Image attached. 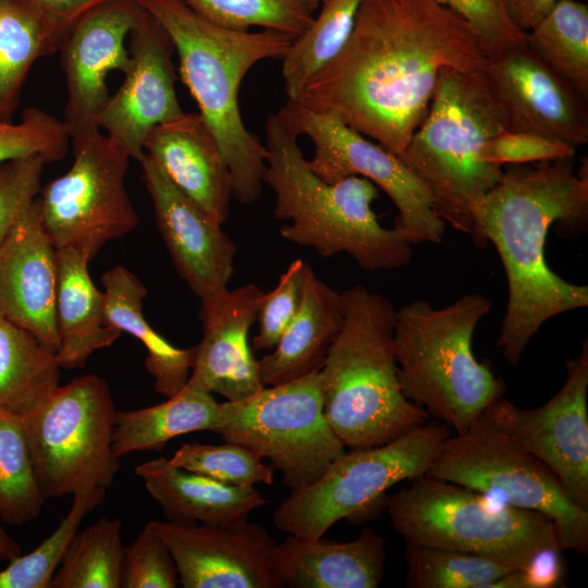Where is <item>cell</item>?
Masks as SVG:
<instances>
[{"mask_svg": "<svg viewBox=\"0 0 588 588\" xmlns=\"http://www.w3.org/2000/svg\"><path fill=\"white\" fill-rule=\"evenodd\" d=\"M474 29L436 0H363L341 51L290 100L335 114L401 156L444 69L483 71Z\"/></svg>", "mask_w": 588, "mask_h": 588, "instance_id": "6da1fadb", "label": "cell"}, {"mask_svg": "<svg viewBox=\"0 0 588 588\" xmlns=\"http://www.w3.org/2000/svg\"><path fill=\"white\" fill-rule=\"evenodd\" d=\"M587 215V170L575 172L573 158L510 166L479 205L477 223L506 274L497 345L512 366L546 321L588 305V286L562 279L544 256L552 224L581 228Z\"/></svg>", "mask_w": 588, "mask_h": 588, "instance_id": "7a4b0ae2", "label": "cell"}, {"mask_svg": "<svg viewBox=\"0 0 588 588\" xmlns=\"http://www.w3.org/2000/svg\"><path fill=\"white\" fill-rule=\"evenodd\" d=\"M167 30L183 83L216 136L230 169L232 195L250 205L261 195L268 150L245 126L238 91L259 61L282 58L293 37L284 33L234 30L205 20L183 0H139Z\"/></svg>", "mask_w": 588, "mask_h": 588, "instance_id": "3957f363", "label": "cell"}, {"mask_svg": "<svg viewBox=\"0 0 588 588\" xmlns=\"http://www.w3.org/2000/svg\"><path fill=\"white\" fill-rule=\"evenodd\" d=\"M265 133L264 183L275 196L274 218L291 221L280 228L284 240L321 257L346 253L367 271L399 269L411 261L413 244L395 228L382 226L371 209L379 196L372 182L357 175L322 180L303 155L298 135L278 113L268 118Z\"/></svg>", "mask_w": 588, "mask_h": 588, "instance_id": "277c9868", "label": "cell"}, {"mask_svg": "<svg viewBox=\"0 0 588 588\" xmlns=\"http://www.w3.org/2000/svg\"><path fill=\"white\" fill-rule=\"evenodd\" d=\"M506 130L505 113L485 71L444 69L426 118L400 157L428 191L434 213L479 247L485 195L503 168L482 161L483 146Z\"/></svg>", "mask_w": 588, "mask_h": 588, "instance_id": "5b68a950", "label": "cell"}, {"mask_svg": "<svg viewBox=\"0 0 588 588\" xmlns=\"http://www.w3.org/2000/svg\"><path fill=\"white\" fill-rule=\"evenodd\" d=\"M341 294L343 327L320 369L323 412L345 448L382 445L424 425L429 415L401 389L393 304L364 285Z\"/></svg>", "mask_w": 588, "mask_h": 588, "instance_id": "8992f818", "label": "cell"}, {"mask_svg": "<svg viewBox=\"0 0 588 588\" xmlns=\"http://www.w3.org/2000/svg\"><path fill=\"white\" fill-rule=\"evenodd\" d=\"M492 302L468 293L441 308L413 299L396 310L394 350L403 394L429 416L464 433L505 393L504 381L473 352Z\"/></svg>", "mask_w": 588, "mask_h": 588, "instance_id": "52a82bcc", "label": "cell"}, {"mask_svg": "<svg viewBox=\"0 0 588 588\" xmlns=\"http://www.w3.org/2000/svg\"><path fill=\"white\" fill-rule=\"evenodd\" d=\"M384 506L407 543L479 554L515 569H525L546 549H560L555 526L544 514L428 475L385 498Z\"/></svg>", "mask_w": 588, "mask_h": 588, "instance_id": "ba28073f", "label": "cell"}, {"mask_svg": "<svg viewBox=\"0 0 588 588\" xmlns=\"http://www.w3.org/2000/svg\"><path fill=\"white\" fill-rule=\"evenodd\" d=\"M426 475L466 487L490 501L552 519L561 551L588 552V507L540 460L483 414L441 444Z\"/></svg>", "mask_w": 588, "mask_h": 588, "instance_id": "9c48e42d", "label": "cell"}, {"mask_svg": "<svg viewBox=\"0 0 588 588\" xmlns=\"http://www.w3.org/2000/svg\"><path fill=\"white\" fill-rule=\"evenodd\" d=\"M115 415L109 384L87 373L59 384L20 416L46 500L112 486L120 470L112 449Z\"/></svg>", "mask_w": 588, "mask_h": 588, "instance_id": "30bf717a", "label": "cell"}, {"mask_svg": "<svg viewBox=\"0 0 588 588\" xmlns=\"http://www.w3.org/2000/svg\"><path fill=\"white\" fill-rule=\"evenodd\" d=\"M450 434L448 425L432 420L389 443L345 451L315 482L292 490L273 512V526L317 539L338 520L384 505L392 486L426 475Z\"/></svg>", "mask_w": 588, "mask_h": 588, "instance_id": "8fae6325", "label": "cell"}, {"mask_svg": "<svg viewBox=\"0 0 588 588\" xmlns=\"http://www.w3.org/2000/svg\"><path fill=\"white\" fill-rule=\"evenodd\" d=\"M212 431L269 458L292 490L315 482L345 452L323 412L320 371L220 403Z\"/></svg>", "mask_w": 588, "mask_h": 588, "instance_id": "7c38bea8", "label": "cell"}, {"mask_svg": "<svg viewBox=\"0 0 588 588\" xmlns=\"http://www.w3.org/2000/svg\"><path fill=\"white\" fill-rule=\"evenodd\" d=\"M71 142V168L39 193L41 223L56 249H74L90 261L137 225L124 184L132 157L100 130Z\"/></svg>", "mask_w": 588, "mask_h": 588, "instance_id": "4fadbf2b", "label": "cell"}, {"mask_svg": "<svg viewBox=\"0 0 588 588\" xmlns=\"http://www.w3.org/2000/svg\"><path fill=\"white\" fill-rule=\"evenodd\" d=\"M277 113L298 136L314 143L308 164L318 176L329 183L353 175L369 180L395 205L394 228L405 238L412 244L442 242L445 223L434 213L428 191L399 156L366 139L333 113L290 99Z\"/></svg>", "mask_w": 588, "mask_h": 588, "instance_id": "5bb4252c", "label": "cell"}, {"mask_svg": "<svg viewBox=\"0 0 588 588\" xmlns=\"http://www.w3.org/2000/svg\"><path fill=\"white\" fill-rule=\"evenodd\" d=\"M566 379L543 405L524 409L504 396L483 415L517 445L546 464L588 507V340L565 362Z\"/></svg>", "mask_w": 588, "mask_h": 588, "instance_id": "9a60e30c", "label": "cell"}, {"mask_svg": "<svg viewBox=\"0 0 588 588\" xmlns=\"http://www.w3.org/2000/svg\"><path fill=\"white\" fill-rule=\"evenodd\" d=\"M144 8L139 0H103L69 29L60 47L68 100L63 123L70 138L99 131V117L110 96L106 77L130 66L126 39Z\"/></svg>", "mask_w": 588, "mask_h": 588, "instance_id": "2e32d148", "label": "cell"}, {"mask_svg": "<svg viewBox=\"0 0 588 588\" xmlns=\"http://www.w3.org/2000/svg\"><path fill=\"white\" fill-rule=\"evenodd\" d=\"M169 548L184 588H280L278 542L257 523L181 525L150 520Z\"/></svg>", "mask_w": 588, "mask_h": 588, "instance_id": "e0dca14e", "label": "cell"}, {"mask_svg": "<svg viewBox=\"0 0 588 588\" xmlns=\"http://www.w3.org/2000/svg\"><path fill=\"white\" fill-rule=\"evenodd\" d=\"M128 39L130 66L98 124L138 161L149 132L184 111L175 93V49L164 27L144 9Z\"/></svg>", "mask_w": 588, "mask_h": 588, "instance_id": "ac0fdd59", "label": "cell"}, {"mask_svg": "<svg viewBox=\"0 0 588 588\" xmlns=\"http://www.w3.org/2000/svg\"><path fill=\"white\" fill-rule=\"evenodd\" d=\"M483 71L505 113L506 130L575 148L587 144V100L525 44L490 54Z\"/></svg>", "mask_w": 588, "mask_h": 588, "instance_id": "d6986e66", "label": "cell"}, {"mask_svg": "<svg viewBox=\"0 0 588 588\" xmlns=\"http://www.w3.org/2000/svg\"><path fill=\"white\" fill-rule=\"evenodd\" d=\"M138 162L157 228L179 275L200 299L228 289L237 252L234 242L152 158L145 154Z\"/></svg>", "mask_w": 588, "mask_h": 588, "instance_id": "ffe728a7", "label": "cell"}, {"mask_svg": "<svg viewBox=\"0 0 588 588\" xmlns=\"http://www.w3.org/2000/svg\"><path fill=\"white\" fill-rule=\"evenodd\" d=\"M264 294L248 283L200 299L203 336L196 345L188 384L230 402L245 400L265 388L248 341Z\"/></svg>", "mask_w": 588, "mask_h": 588, "instance_id": "44dd1931", "label": "cell"}, {"mask_svg": "<svg viewBox=\"0 0 588 588\" xmlns=\"http://www.w3.org/2000/svg\"><path fill=\"white\" fill-rule=\"evenodd\" d=\"M56 248L45 233L37 197L0 244V311L57 352Z\"/></svg>", "mask_w": 588, "mask_h": 588, "instance_id": "7402d4cb", "label": "cell"}, {"mask_svg": "<svg viewBox=\"0 0 588 588\" xmlns=\"http://www.w3.org/2000/svg\"><path fill=\"white\" fill-rule=\"evenodd\" d=\"M144 151L170 181L210 218L224 224L230 211V169L212 131L199 113L181 117L155 126L147 135Z\"/></svg>", "mask_w": 588, "mask_h": 588, "instance_id": "603a6c76", "label": "cell"}, {"mask_svg": "<svg viewBox=\"0 0 588 588\" xmlns=\"http://www.w3.org/2000/svg\"><path fill=\"white\" fill-rule=\"evenodd\" d=\"M384 563L385 541L370 528L346 542L289 536L275 552L279 580L291 588H376Z\"/></svg>", "mask_w": 588, "mask_h": 588, "instance_id": "cb8c5ba5", "label": "cell"}, {"mask_svg": "<svg viewBox=\"0 0 588 588\" xmlns=\"http://www.w3.org/2000/svg\"><path fill=\"white\" fill-rule=\"evenodd\" d=\"M167 520L181 525H230L247 519L267 500L253 486L237 487L173 465L158 457L136 466Z\"/></svg>", "mask_w": 588, "mask_h": 588, "instance_id": "d4e9b609", "label": "cell"}, {"mask_svg": "<svg viewBox=\"0 0 588 588\" xmlns=\"http://www.w3.org/2000/svg\"><path fill=\"white\" fill-rule=\"evenodd\" d=\"M344 322L342 294L320 280L309 266L299 308L272 348L258 359L265 387L320 371Z\"/></svg>", "mask_w": 588, "mask_h": 588, "instance_id": "484cf974", "label": "cell"}, {"mask_svg": "<svg viewBox=\"0 0 588 588\" xmlns=\"http://www.w3.org/2000/svg\"><path fill=\"white\" fill-rule=\"evenodd\" d=\"M56 320L60 345L56 358L60 368L85 366L97 350L112 345L122 332L107 323L105 294L93 282L89 260L81 253L56 249Z\"/></svg>", "mask_w": 588, "mask_h": 588, "instance_id": "4316f807", "label": "cell"}, {"mask_svg": "<svg viewBox=\"0 0 588 588\" xmlns=\"http://www.w3.org/2000/svg\"><path fill=\"white\" fill-rule=\"evenodd\" d=\"M107 323L142 342L147 351L145 368L154 378L155 391L169 399L187 383L196 346L180 348L158 333L143 314L145 285L123 266L107 270L101 277Z\"/></svg>", "mask_w": 588, "mask_h": 588, "instance_id": "83f0119b", "label": "cell"}, {"mask_svg": "<svg viewBox=\"0 0 588 588\" xmlns=\"http://www.w3.org/2000/svg\"><path fill=\"white\" fill-rule=\"evenodd\" d=\"M70 27L39 0H0V118L11 120L34 63L60 50Z\"/></svg>", "mask_w": 588, "mask_h": 588, "instance_id": "f1b7e54d", "label": "cell"}, {"mask_svg": "<svg viewBox=\"0 0 588 588\" xmlns=\"http://www.w3.org/2000/svg\"><path fill=\"white\" fill-rule=\"evenodd\" d=\"M219 405L212 393L186 383L177 394L158 405L117 411L113 452L121 458L136 451H161L175 437L193 431H212Z\"/></svg>", "mask_w": 588, "mask_h": 588, "instance_id": "f546056e", "label": "cell"}, {"mask_svg": "<svg viewBox=\"0 0 588 588\" xmlns=\"http://www.w3.org/2000/svg\"><path fill=\"white\" fill-rule=\"evenodd\" d=\"M56 353L0 311V412L24 415L60 381Z\"/></svg>", "mask_w": 588, "mask_h": 588, "instance_id": "4dcf8cb0", "label": "cell"}, {"mask_svg": "<svg viewBox=\"0 0 588 588\" xmlns=\"http://www.w3.org/2000/svg\"><path fill=\"white\" fill-rule=\"evenodd\" d=\"M525 45L549 68L588 99V5L556 0L526 32Z\"/></svg>", "mask_w": 588, "mask_h": 588, "instance_id": "1f68e13d", "label": "cell"}, {"mask_svg": "<svg viewBox=\"0 0 588 588\" xmlns=\"http://www.w3.org/2000/svg\"><path fill=\"white\" fill-rule=\"evenodd\" d=\"M120 518L102 517L73 536L50 588H121L124 546Z\"/></svg>", "mask_w": 588, "mask_h": 588, "instance_id": "d6a6232c", "label": "cell"}, {"mask_svg": "<svg viewBox=\"0 0 588 588\" xmlns=\"http://www.w3.org/2000/svg\"><path fill=\"white\" fill-rule=\"evenodd\" d=\"M362 1L322 0L319 14L282 57L287 99H294L305 84L341 51L352 34Z\"/></svg>", "mask_w": 588, "mask_h": 588, "instance_id": "836d02e7", "label": "cell"}, {"mask_svg": "<svg viewBox=\"0 0 588 588\" xmlns=\"http://www.w3.org/2000/svg\"><path fill=\"white\" fill-rule=\"evenodd\" d=\"M44 498L19 415L0 412V519L21 526L36 519Z\"/></svg>", "mask_w": 588, "mask_h": 588, "instance_id": "e575fe53", "label": "cell"}, {"mask_svg": "<svg viewBox=\"0 0 588 588\" xmlns=\"http://www.w3.org/2000/svg\"><path fill=\"white\" fill-rule=\"evenodd\" d=\"M404 560L409 588H487L515 569L483 555L407 542Z\"/></svg>", "mask_w": 588, "mask_h": 588, "instance_id": "d590c367", "label": "cell"}, {"mask_svg": "<svg viewBox=\"0 0 588 588\" xmlns=\"http://www.w3.org/2000/svg\"><path fill=\"white\" fill-rule=\"evenodd\" d=\"M105 498L106 490L101 488L73 493L71 507L54 531L33 551L17 555L0 569V588H50L54 573L82 520Z\"/></svg>", "mask_w": 588, "mask_h": 588, "instance_id": "8d00e7d4", "label": "cell"}, {"mask_svg": "<svg viewBox=\"0 0 588 588\" xmlns=\"http://www.w3.org/2000/svg\"><path fill=\"white\" fill-rule=\"evenodd\" d=\"M205 20L220 27L248 30L257 26L301 36L314 21L307 0H183Z\"/></svg>", "mask_w": 588, "mask_h": 588, "instance_id": "74e56055", "label": "cell"}, {"mask_svg": "<svg viewBox=\"0 0 588 588\" xmlns=\"http://www.w3.org/2000/svg\"><path fill=\"white\" fill-rule=\"evenodd\" d=\"M170 462L183 469L237 487L271 485L273 467L250 449L225 441L222 444L186 443Z\"/></svg>", "mask_w": 588, "mask_h": 588, "instance_id": "f35d334b", "label": "cell"}, {"mask_svg": "<svg viewBox=\"0 0 588 588\" xmlns=\"http://www.w3.org/2000/svg\"><path fill=\"white\" fill-rule=\"evenodd\" d=\"M71 138L62 120L28 107L19 122L0 118V164L32 155L42 156L48 163L64 158Z\"/></svg>", "mask_w": 588, "mask_h": 588, "instance_id": "ab89813d", "label": "cell"}, {"mask_svg": "<svg viewBox=\"0 0 588 588\" xmlns=\"http://www.w3.org/2000/svg\"><path fill=\"white\" fill-rule=\"evenodd\" d=\"M309 266L302 258L293 260L277 285L264 294L257 311L258 333L253 339L254 350H272L280 340L299 308Z\"/></svg>", "mask_w": 588, "mask_h": 588, "instance_id": "60d3db41", "label": "cell"}, {"mask_svg": "<svg viewBox=\"0 0 588 588\" xmlns=\"http://www.w3.org/2000/svg\"><path fill=\"white\" fill-rule=\"evenodd\" d=\"M175 561L164 541L147 524L131 544L124 547L123 588H175Z\"/></svg>", "mask_w": 588, "mask_h": 588, "instance_id": "b9f144b4", "label": "cell"}, {"mask_svg": "<svg viewBox=\"0 0 588 588\" xmlns=\"http://www.w3.org/2000/svg\"><path fill=\"white\" fill-rule=\"evenodd\" d=\"M46 163L32 155L0 164V244L39 196Z\"/></svg>", "mask_w": 588, "mask_h": 588, "instance_id": "7bdbcfd3", "label": "cell"}, {"mask_svg": "<svg viewBox=\"0 0 588 588\" xmlns=\"http://www.w3.org/2000/svg\"><path fill=\"white\" fill-rule=\"evenodd\" d=\"M462 17L489 56L525 44L526 32L509 16L502 0H436Z\"/></svg>", "mask_w": 588, "mask_h": 588, "instance_id": "ee69618b", "label": "cell"}, {"mask_svg": "<svg viewBox=\"0 0 588 588\" xmlns=\"http://www.w3.org/2000/svg\"><path fill=\"white\" fill-rule=\"evenodd\" d=\"M576 148L563 142L537 134L505 130L482 148V161L503 166L574 158Z\"/></svg>", "mask_w": 588, "mask_h": 588, "instance_id": "f6af8a7d", "label": "cell"}, {"mask_svg": "<svg viewBox=\"0 0 588 588\" xmlns=\"http://www.w3.org/2000/svg\"><path fill=\"white\" fill-rule=\"evenodd\" d=\"M561 550L549 548L539 552L525 569H520L523 588H556L562 586L564 564Z\"/></svg>", "mask_w": 588, "mask_h": 588, "instance_id": "bcb514c9", "label": "cell"}, {"mask_svg": "<svg viewBox=\"0 0 588 588\" xmlns=\"http://www.w3.org/2000/svg\"><path fill=\"white\" fill-rule=\"evenodd\" d=\"M505 10L524 32L536 25L553 7L556 0H502Z\"/></svg>", "mask_w": 588, "mask_h": 588, "instance_id": "7dc6e473", "label": "cell"}, {"mask_svg": "<svg viewBox=\"0 0 588 588\" xmlns=\"http://www.w3.org/2000/svg\"><path fill=\"white\" fill-rule=\"evenodd\" d=\"M58 20L71 27L84 13L103 0H39Z\"/></svg>", "mask_w": 588, "mask_h": 588, "instance_id": "c3c4849f", "label": "cell"}, {"mask_svg": "<svg viewBox=\"0 0 588 588\" xmlns=\"http://www.w3.org/2000/svg\"><path fill=\"white\" fill-rule=\"evenodd\" d=\"M21 554L17 542L4 530L0 523V561H7Z\"/></svg>", "mask_w": 588, "mask_h": 588, "instance_id": "681fc988", "label": "cell"}, {"mask_svg": "<svg viewBox=\"0 0 588 588\" xmlns=\"http://www.w3.org/2000/svg\"><path fill=\"white\" fill-rule=\"evenodd\" d=\"M321 0H307L309 7L315 11L319 3H320Z\"/></svg>", "mask_w": 588, "mask_h": 588, "instance_id": "f907efd6", "label": "cell"}]
</instances>
